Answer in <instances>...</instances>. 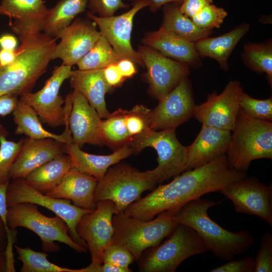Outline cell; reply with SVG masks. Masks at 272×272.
Here are the masks:
<instances>
[{
  "label": "cell",
  "mask_w": 272,
  "mask_h": 272,
  "mask_svg": "<svg viewBox=\"0 0 272 272\" xmlns=\"http://www.w3.org/2000/svg\"><path fill=\"white\" fill-rule=\"evenodd\" d=\"M18 96L15 94L0 96V116H5L13 113L18 101Z\"/></svg>",
  "instance_id": "cell-46"
},
{
  "label": "cell",
  "mask_w": 272,
  "mask_h": 272,
  "mask_svg": "<svg viewBox=\"0 0 272 272\" xmlns=\"http://www.w3.org/2000/svg\"><path fill=\"white\" fill-rule=\"evenodd\" d=\"M227 15L225 9L211 4L204 7L190 19L200 29L213 30L214 28L221 27Z\"/></svg>",
  "instance_id": "cell-39"
},
{
  "label": "cell",
  "mask_w": 272,
  "mask_h": 272,
  "mask_svg": "<svg viewBox=\"0 0 272 272\" xmlns=\"http://www.w3.org/2000/svg\"><path fill=\"white\" fill-rule=\"evenodd\" d=\"M71 66L61 64L55 66L52 75L43 88L35 93L29 92L20 96L19 100L32 107L41 121L51 127L64 125V99L59 95L64 81L72 74Z\"/></svg>",
  "instance_id": "cell-12"
},
{
  "label": "cell",
  "mask_w": 272,
  "mask_h": 272,
  "mask_svg": "<svg viewBox=\"0 0 272 272\" xmlns=\"http://www.w3.org/2000/svg\"><path fill=\"white\" fill-rule=\"evenodd\" d=\"M167 237L143 251L137 260L140 271L174 272L185 259L209 250L193 229L182 224Z\"/></svg>",
  "instance_id": "cell-5"
},
{
  "label": "cell",
  "mask_w": 272,
  "mask_h": 272,
  "mask_svg": "<svg viewBox=\"0 0 272 272\" xmlns=\"http://www.w3.org/2000/svg\"><path fill=\"white\" fill-rule=\"evenodd\" d=\"M21 45L10 64L0 66V96H21L31 92L38 79L47 70L56 45L55 38L32 27L17 34Z\"/></svg>",
  "instance_id": "cell-2"
},
{
  "label": "cell",
  "mask_w": 272,
  "mask_h": 272,
  "mask_svg": "<svg viewBox=\"0 0 272 272\" xmlns=\"http://www.w3.org/2000/svg\"><path fill=\"white\" fill-rule=\"evenodd\" d=\"M222 200L200 197L176 208L170 209L174 220L193 229L217 257L228 261L248 250L255 243L247 230L234 232L216 223L208 216V210Z\"/></svg>",
  "instance_id": "cell-3"
},
{
  "label": "cell",
  "mask_w": 272,
  "mask_h": 272,
  "mask_svg": "<svg viewBox=\"0 0 272 272\" xmlns=\"http://www.w3.org/2000/svg\"><path fill=\"white\" fill-rule=\"evenodd\" d=\"M142 42L170 58L185 63L189 67L197 69L201 66V58L193 42L172 33L160 29L149 32L143 38Z\"/></svg>",
  "instance_id": "cell-23"
},
{
  "label": "cell",
  "mask_w": 272,
  "mask_h": 272,
  "mask_svg": "<svg viewBox=\"0 0 272 272\" xmlns=\"http://www.w3.org/2000/svg\"><path fill=\"white\" fill-rule=\"evenodd\" d=\"M250 28L249 23H241L230 31L219 36H208L193 42L194 47L201 58L209 57L215 59L221 69L226 72L229 70L228 58Z\"/></svg>",
  "instance_id": "cell-26"
},
{
  "label": "cell",
  "mask_w": 272,
  "mask_h": 272,
  "mask_svg": "<svg viewBox=\"0 0 272 272\" xmlns=\"http://www.w3.org/2000/svg\"><path fill=\"white\" fill-rule=\"evenodd\" d=\"M8 134L6 128L0 124V185L11 181L9 172L23 143V139L18 142L9 141Z\"/></svg>",
  "instance_id": "cell-36"
},
{
  "label": "cell",
  "mask_w": 272,
  "mask_h": 272,
  "mask_svg": "<svg viewBox=\"0 0 272 272\" xmlns=\"http://www.w3.org/2000/svg\"><path fill=\"white\" fill-rule=\"evenodd\" d=\"M239 107L248 115L260 120L272 122V97L265 99L252 97L242 90Z\"/></svg>",
  "instance_id": "cell-38"
},
{
  "label": "cell",
  "mask_w": 272,
  "mask_h": 272,
  "mask_svg": "<svg viewBox=\"0 0 272 272\" xmlns=\"http://www.w3.org/2000/svg\"><path fill=\"white\" fill-rule=\"evenodd\" d=\"M231 131L202 125L192 143L186 147L185 170L201 166L226 154Z\"/></svg>",
  "instance_id": "cell-21"
},
{
  "label": "cell",
  "mask_w": 272,
  "mask_h": 272,
  "mask_svg": "<svg viewBox=\"0 0 272 272\" xmlns=\"http://www.w3.org/2000/svg\"><path fill=\"white\" fill-rule=\"evenodd\" d=\"M16 38L11 34H4L0 37V48L8 50H14L17 47Z\"/></svg>",
  "instance_id": "cell-51"
},
{
  "label": "cell",
  "mask_w": 272,
  "mask_h": 272,
  "mask_svg": "<svg viewBox=\"0 0 272 272\" xmlns=\"http://www.w3.org/2000/svg\"><path fill=\"white\" fill-rule=\"evenodd\" d=\"M87 5V0H59L54 7L48 9L41 24L40 31L56 39L60 31L85 11Z\"/></svg>",
  "instance_id": "cell-30"
},
{
  "label": "cell",
  "mask_w": 272,
  "mask_h": 272,
  "mask_svg": "<svg viewBox=\"0 0 272 272\" xmlns=\"http://www.w3.org/2000/svg\"><path fill=\"white\" fill-rule=\"evenodd\" d=\"M69 79L72 88L86 98L102 119L109 116L105 97L111 87L104 78L103 69L73 70Z\"/></svg>",
  "instance_id": "cell-25"
},
{
  "label": "cell",
  "mask_w": 272,
  "mask_h": 272,
  "mask_svg": "<svg viewBox=\"0 0 272 272\" xmlns=\"http://www.w3.org/2000/svg\"><path fill=\"white\" fill-rule=\"evenodd\" d=\"M226 154L229 167L245 172L251 162L272 159V122L254 118L240 108Z\"/></svg>",
  "instance_id": "cell-4"
},
{
  "label": "cell",
  "mask_w": 272,
  "mask_h": 272,
  "mask_svg": "<svg viewBox=\"0 0 272 272\" xmlns=\"http://www.w3.org/2000/svg\"><path fill=\"white\" fill-rule=\"evenodd\" d=\"M98 180L94 177L72 167L49 196L70 200L77 207L94 211L97 207L95 191Z\"/></svg>",
  "instance_id": "cell-22"
},
{
  "label": "cell",
  "mask_w": 272,
  "mask_h": 272,
  "mask_svg": "<svg viewBox=\"0 0 272 272\" xmlns=\"http://www.w3.org/2000/svg\"><path fill=\"white\" fill-rule=\"evenodd\" d=\"M16 232L8 229L0 216V250L5 251L8 241H15Z\"/></svg>",
  "instance_id": "cell-48"
},
{
  "label": "cell",
  "mask_w": 272,
  "mask_h": 272,
  "mask_svg": "<svg viewBox=\"0 0 272 272\" xmlns=\"http://www.w3.org/2000/svg\"><path fill=\"white\" fill-rule=\"evenodd\" d=\"M16 48L8 50L0 48V66L7 65L14 60L17 54Z\"/></svg>",
  "instance_id": "cell-52"
},
{
  "label": "cell",
  "mask_w": 272,
  "mask_h": 272,
  "mask_svg": "<svg viewBox=\"0 0 272 272\" xmlns=\"http://www.w3.org/2000/svg\"><path fill=\"white\" fill-rule=\"evenodd\" d=\"M7 223L9 228L28 229L40 238L42 249L46 252H56L60 247L55 243H64L78 252H86L87 249L77 244L71 237L69 228L64 221L56 215L49 217L44 215L37 205L20 203L8 208Z\"/></svg>",
  "instance_id": "cell-8"
},
{
  "label": "cell",
  "mask_w": 272,
  "mask_h": 272,
  "mask_svg": "<svg viewBox=\"0 0 272 272\" xmlns=\"http://www.w3.org/2000/svg\"><path fill=\"white\" fill-rule=\"evenodd\" d=\"M72 94V104L67 117L72 143L80 148L86 144L102 146L100 125L102 118L79 92Z\"/></svg>",
  "instance_id": "cell-19"
},
{
  "label": "cell",
  "mask_w": 272,
  "mask_h": 272,
  "mask_svg": "<svg viewBox=\"0 0 272 272\" xmlns=\"http://www.w3.org/2000/svg\"><path fill=\"white\" fill-rule=\"evenodd\" d=\"M159 183L154 169L141 172L125 163L110 167L97 182L95 200L114 202L116 214L123 212L131 203L139 200L143 192L153 190Z\"/></svg>",
  "instance_id": "cell-6"
},
{
  "label": "cell",
  "mask_w": 272,
  "mask_h": 272,
  "mask_svg": "<svg viewBox=\"0 0 272 272\" xmlns=\"http://www.w3.org/2000/svg\"><path fill=\"white\" fill-rule=\"evenodd\" d=\"M196 105L190 81L186 77L151 110V129H176L193 116Z\"/></svg>",
  "instance_id": "cell-17"
},
{
  "label": "cell",
  "mask_w": 272,
  "mask_h": 272,
  "mask_svg": "<svg viewBox=\"0 0 272 272\" xmlns=\"http://www.w3.org/2000/svg\"><path fill=\"white\" fill-rule=\"evenodd\" d=\"M65 144L53 139L23 138L21 150L9 172L10 178H25L39 167L65 154Z\"/></svg>",
  "instance_id": "cell-20"
},
{
  "label": "cell",
  "mask_w": 272,
  "mask_h": 272,
  "mask_svg": "<svg viewBox=\"0 0 272 272\" xmlns=\"http://www.w3.org/2000/svg\"><path fill=\"white\" fill-rule=\"evenodd\" d=\"M219 192L232 203L239 213L254 215L272 226V185L247 176L230 183Z\"/></svg>",
  "instance_id": "cell-11"
},
{
  "label": "cell",
  "mask_w": 272,
  "mask_h": 272,
  "mask_svg": "<svg viewBox=\"0 0 272 272\" xmlns=\"http://www.w3.org/2000/svg\"><path fill=\"white\" fill-rule=\"evenodd\" d=\"M126 110L119 108L102 120L101 133L104 145L114 151L130 144L132 139L127 129L125 114Z\"/></svg>",
  "instance_id": "cell-33"
},
{
  "label": "cell",
  "mask_w": 272,
  "mask_h": 272,
  "mask_svg": "<svg viewBox=\"0 0 272 272\" xmlns=\"http://www.w3.org/2000/svg\"><path fill=\"white\" fill-rule=\"evenodd\" d=\"M120 59V57L102 35L77 64L81 70L104 69L110 64L117 63Z\"/></svg>",
  "instance_id": "cell-34"
},
{
  "label": "cell",
  "mask_w": 272,
  "mask_h": 272,
  "mask_svg": "<svg viewBox=\"0 0 272 272\" xmlns=\"http://www.w3.org/2000/svg\"><path fill=\"white\" fill-rule=\"evenodd\" d=\"M149 6L148 0H138L133 2L130 10L120 15L100 17L89 11L87 17L99 27L101 34L121 59H128L144 66L142 59L132 48L130 39L135 15L140 10Z\"/></svg>",
  "instance_id": "cell-16"
},
{
  "label": "cell",
  "mask_w": 272,
  "mask_h": 272,
  "mask_svg": "<svg viewBox=\"0 0 272 272\" xmlns=\"http://www.w3.org/2000/svg\"><path fill=\"white\" fill-rule=\"evenodd\" d=\"M90 19L78 18L60 31L51 59L62 60V64L72 66L93 47L102 35Z\"/></svg>",
  "instance_id": "cell-18"
},
{
  "label": "cell",
  "mask_w": 272,
  "mask_h": 272,
  "mask_svg": "<svg viewBox=\"0 0 272 272\" xmlns=\"http://www.w3.org/2000/svg\"><path fill=\"white\" fill-rule=\"evenodd\" d=\"M87 2L89 12L97 13L100 17H111L119 9L129 8L123 0H87Z\"/></svg>",
  "instance_id": "cell-42"
},
{
  "label": "cell",
  "mask_w": 272,
  "mask_h": 272,
  "mask_svg": "<svg viewBox=\"0 0 272 272\" xmlns=\"http://www.w3.org/2000/svg\"><path fill=\"white\" fill-rule=\"evenodd\" d=\"M254 272L272 271V234L264 233L260 246L254 260Z\"/></svg>",
  "instance_id": "cell-41"
},
{
  "label": "cell",
  "mask_w": 272,
  "mask_h": 272,
  "mask_svg": "<svg viewBox=\"0 0 272 272\" xmlns=\"http://www.w3.org/2000/svg\"><path fill=\"white\" fill-rule=\"evenodd\" d=\"M81 272H130V268L126 269L118 267L113 264L103 262L97 266L89 265L87 267L80 269Z\"/></svg>",
  "instance_id": "cell-47"
},
{
  "label": "cell",
  "mask_w": 272,
  "mask_h": 272,
  "mask_svg": "<svg viewBox=\"0 0 272 272\" xmlns=\"http://www.w3.org/2000/svg\"><path fill=\"white\" fill-rule=\"evenodd\" d=\"M10 182L0 185V216L7 228L10 229L7 223L8 206L7 190Z\"/></svg>",
  "instance_id": "cell-50"
},
{
  "label": "cell",
  "mask_w": 272,
  "mask_h": 272,
  "mask_svg": "<svg viewBox=\"0 0 272 272\" xmlns=\"http://www.w3.org/2000/svg\"><path fill=\"white\" fill-rule=\"evenodd\" d=\"M6 271V258L5 251L0 250V272Z\"/></svg>",
  "instance_id": "cell-54"
},
{
  "label": "cell",
  "mask_w": 272,
  "mask_h": 272,
  "mask_svg": "<svg viewBox=\"0 0 272 272\" xmlns=\"http://www.w3.org/2000/svg\"><path fill=\"white\" fill-rule=\"evenodd\" d=\"M178 224L170 210L149 221L129 217L123 212L115 214L112 217L114 232L111 243L126 248L137 261L144 251L169 236Z\"/></svg>",
  "instance_id": "cell-7"
},
{
  "label": "cell",
  "mask_w": 272,
  "mask_h": 272,
  "mask_svg": "<svg viewBox=\"0 0 272 272\" xmlns=\"http://www.w3.org/2000/svg\"><path fill=\"white\" fill-rule=\"evenodd\" d=\"M242 90L239 81H230L221 93L214 91L205 102L196 105L193 116L202 125L232 131L240 109L239 96Z\"/></svg>",
  "instance_id": "cell-15"
},
{
  "label": "cell",
  "mask_w": 272,
  "mask_h": 272,
  "mask_svg": "<svg viewBox=\"0 0 272 272\" xmlns=\"http://www.w3.org/2000/svg\"><path fill=\"white\" fill-rule=\"evenodd\" d=\"M254 260L251 256L238 260H228L226 263L217 266L211 272H254Z\"/></svg>",
  "instance_id": "cell-43"
},
{
  "label": "cell",
  "mask_w": 272,
  "mask_h": 272,
  "mask_svg": "<svg viewBox=\"0 0 272 272\" xmlns=\"http://www.w3.org/2000/svg\"><path fill=\"white\" fill-rule=\"evenodd\" d=\"M65 154L71 158L72 167L101 180L108 168L133 154L130 144H127L110 155H97L83 151L72 143L65 144Z\"/></svg>",
  "instance_id": "cell-24"
},
{
  "label": "cell",
  "mask_w": 272,
  "mask_h": 272,
  "mask_svg": "<svg viewBox=\"0 0 272 272\" xmlns=\"http://www.w3.org/2000/svg\"><path fill=\"white\" fill-rule=\"evenodd\" d=\"M180 5L173 2L163 6V17L160 29L172 33L192 42L213 33V30H203L197 27L190 18L181 13Z\"/></svg>",
  "instance_id": "cell-31"
},
{
  "label": "cell",
  "mask_w": 272,
  "mask_h": 272,
  "mask_svg": "<svg viewBox=\"0 0 272 272\" xmlns=\"http://www.w3.org/2000/svg\"><path fill=\"white\" fill-rule=\"evenodd\" d=\"M71 201L40 193L31 187L23 178L11 180L7 190L8 207L27 202L47 209L64 221L69 228V234L72 238L77 244L87 249V244L78 234L76 227L83 215L93 211L77 207Z\"/></svg>",
  "instance_id": "cell-10"
},
{
  "label": "cell",
  "mask_w": 272,
  "mask_h": 272,
  "mask_svg": "<svg viewBox=\"0 0 272 272\" xmlns=\"http://www.w3.org/2000/svg\"><path fill=\"white\" fill-rule=\"evenodd\" d=\"M132 2H135L138 0H130ZM149 1V7L150 10L152 12H155L160 9L161 7H163L165 4L170 3H177L181 4L183 0H148Z\"/></svg>",
  "instance_id": "cell-53"
},
{
  "label": "cell",
  "mask_w": 272,
  "mask_h": 272,
  "mask_svg": "<svg viewBox=\"0 0 272 272\" xmlns=\"http://www.w3.org/2000/svg\"><path fill=\"white\" fill-rule=\"evenodd\" d=\"M116 64L120 74L125 79L132 77L137 73L134 63L130 59H121Z\"/></svg>",
  "instance_id": "cell-49"
},
{
  "label": "cell",
  "mask_w": 272,
  "mask_h": 272,
  "mask_svg": "<svg viewBox=\"0 0 272 272\" xmlns=\"http://www.w3.org/2000/svg\"><path fill=\"white\" fill-rule=\"evenodd\" d=\"M15 248L17 258L22 263L21 272H81L80 269L63 267L50 262L46 253L35 251L29 247L16 245Z\"/></svg>",
  "instance_id": "cell-35"
},
{
  "label": "cell",
  "mask_w": 272,
  "mask_h": 272,
  "mask_svg": "<svg viewBox=\"0 0 272 272\" xmlns=\"http://www.w3.org/2000/svg\"><path fill=\"white\" fill-rule=\"evenodd\" d=\"M231 168L226 154L198 167L187 170L169 183L160 185L143 198L131 203L123 213L149 221L164 211L179 207L204 194L219 191L226 185L246 177Z\"/></svg>",
  "instance_id": "cell-1"
},
{
  "label": "cell",
  "mask_w": 272,
  "mask_h": 272,
  "mask_svg": "<svg viewBox=\"0 0 272 272\" xmlns=\"http://www.w3.org/2000/svg\"><path fill=\"white\" fill-rule=\"evenodd\" d=\"M0 15L14 19L11 24L16 34L31 27H40L48 9L43 0H0Z\"/></svg>",
  "instance_id": "cell-27"
},
{
  "label": "cell",
  "mask_w": 272,
  "mask_h": 272,
  "mask_svg": "<svg viewBox=\"0 0 272 272\" xmlns=\"http://www.w3.org/2000/svg\"><path fill=\"white\" fill-rule=\"evenodd\" d=\"M13 120L16 125V134H25L32 139L51 138L64 144L72 143L67 118H66L64 132L60 134L51 133L43 126L36 112L28 104L19 99L13 112Z\"/></svg>",
  "instance_id": "cell-28"
},
{
  "label": "cell",
  "mask_w": 272,
  "mask_h": 272,
  "mask_svg": "<svg viewBox=\"0 0 272 272\" xmlns=\"http://www.w3.org/2000/svg\"><path fill=\"white\" fill-rule=\"evenodd\" d=\"M116 214L113 201L100 200L97 202L96 209L83 215L77 224V233L86 242L91 253V266L103 263L104 250L112 241L114 232L112 217Z\"/></svg>",
  "instance_id": "cell-13"
},
{
  "label": "cell",
  "mask_w": 272,
  "mask_h": 272,
  "mask_svg": "<svg viewBox=\"0 0 272 272\" xmlns=\"http://www.w3.org/2000/svg\"><path fill=\"white\" fill-rule=\"evenodd\" d=\"M241 59L248 69L258 74L266 75L269 84L272 85V41L248 42L243 45Z\"/></svg>",
  "instance_id": "cell-32"
},
{
  "label": "cell",
  "mask_w": 272,
  "mask_h": 272,
  "mask_svg": "<svg viewBox=\"0 0 272 272\" xmlns=\"http://www.w3.org/2000/svg\"><path fill=\"white\" fill-rule=\"evenodd\" d=\"M213 2V0H183L179 10L182 14L190 19Z\"/></svg>",
  "instance_id": "cell-44"
},
{
  "label": "cell",
  "mask_w": 272,
  "mask_h": 272,
  "mask_svg": "<svg viewBox=\"0 0 272 272\" xmlns=\"http://www.w3.org/2000/svg\"><path fill=\"white\" fill-rule=\"evenodd\" d=\"M103 74L107 84L111 88L119 86L125 80L120 74L116 63L110 64L105 67Z\"/></svg>",
  "instance_id": "cell-45"
},
{
  "label": "cell",
  "mask_w": 272,
  "mask_h": 272,
  "mask_svg": "<svg viewBox=\"0 0 272 272\" xmlns=\"http://www.w3.org/2000/svg\"><path fill=\"white\" fill-rule=\"evenodd\" d=\"M151 110L143 105H137L131 110H126L125 122L132 141L151 129Z\"/></svg>",
  "instance_id": "cell-37"
},
{
  "label": "cell",
  "mask_w": 272,
  "mask_h": 272,
  "mask_svg": "<svg viewBox=\"0 0 272 272\" xmlns=\"http://www.w3.org/2000/svg\"><path fill=\"white\" fill-rule=\"evenodd\" d=\"M135 260L133 255L124 247L113 243L108 245L102 254L103 263H108L118 267L128 269Z\"/></svg>",
  "instance_id": "cell-40"
},
{
  "label": "cell",
  "mask_w": 272,
  "mask_h": 272,
  "mask_svg": "<svg viewBox=\"0 0 272 272\" xmlns=\"http://www.w3.org/2000/svg\"><path fill=\"white\" fill-rule=\"evenodd\" d=\"M72 167L70 157L64 154L39 167L24 179L31 187L46 194L60 183Z\"/></svg>",
  "instance_id": "cell-29"
},
{
  "label": "cell",
  "mask_w": 272,
  "mask_h": 272,
  "mask_svg": "<svg viewBox=\"0 0 272 272\" xmlns=\"http://www.w3.org/2000/svg\"><path fill=\"white\" fill-rule=\"evenodd\" d=\"M147 70L150 94L160 101L190 74L189 67L146 45L137 51Z\"/></svg>",
  "instance_id": "cell-14"
},
{
  "label": "cell",
  "mask_w": 272,
  "mask_h": 272,
  "mask_svg": "<svg viewBox=\"0 0 272 272\" xmlns=\"http://www.w3.org/2000/svg\"><path fill=\"white\" fill-rule=\"evenodd\" d=\"M133 153L152 147L158 155V166L154 169L159 183L185 171L186 147L178 140L175 128L159 131L150 129L134 138L130 144Z\"/></svg>",
  "instance_id": "cell-9"
}]
</instances>
